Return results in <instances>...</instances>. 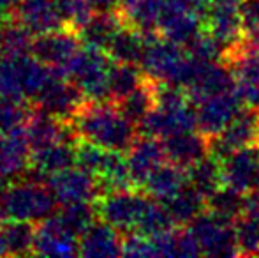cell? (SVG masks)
<instances>
[{
  "mask_svg": "<svg viewBox=\"0 0 259 258\" xmlns=\"http://www.w3.org/2000/svg\"><path fill=\"white\" fill-rule=\"evenodd\" d=\"M79 140L92 141L104 149L127 152L140 134V128L122 114L111 99L89 101L71 119Z\"/></svg>",
  "mask_w": 259,
  "mask_h": 258,
  "instance_id": "1",
  "label": "cell"
},
{
  "mask_svg": "<svg viewBox=\"0 0 259 258\" xmlns=\"http://www.w3.org/2000/svg\"><path fill=\"white\" fill-rule=\"evenodd\" d=\"M147 35L141 69L157 82L185 85L192 67V57L187 48L171 39L164 38L160 32H150Z\"/></svg>",
  "mask_w": 259,
  "mask_h": 258,
  "instance_id": "2",
  "label": "cell"
},
{
  "mask_svg": "<svg viewBox=\"0 0 259 258\" xmlns=\"http://www.w3.org/2000/svg\"><path fill=\"white\" fill-rule=\"evenodd\" d=\"M0 205L9 219L39 223L53 216L58 202L46 182L21 177L9 184Z\"/></svg>",
  "mask_w": 259,
  "mask_h": 258,
  "instance_id": "3",
  "label": "cell"
},
{
  "mask_svg": "<svg viewBox=\"0 0 259 258\" xmlns=\"http://www.w3.org/2000/svg\"><path fill=\"white\" fill-rule=\"evenodd\" d=\"M115 60L108 52L83 46L67 65L64 75L76 83L89 101L109 99V76Z\"/></svg>",
  "mask_w": 259,
  "mask_h": 258,
  "instance_id": "4",
  "label": "cell"
},
{
  "mask_svg": "<svg viewBox=\"0 0 259 258\" xmlns=\"http://www.w3.org/2000/svg\"><path fill=\"white\" fill-rule=\"evenodd\" d=\"M150 195L138 188L106 191L96 200V209L99 219L113 225L120 232L133 234L138 230L140 219L145 212Z\"/></svg>",
  "mask_w": 259,
  "mask_h": 258,
  "instance_id": "5",
  "label": "cell"
},
{
  "mask_svg": "<svg viewBox=\"0 0 259 258\" xmlns=\"http://www.w3.org/2000/svg\"><path fill=\"white\" fill-rule=\"evenodd\" d=\"M85 103L87 97L76 87V83H72L64 72L55 67H52V75L45 87L32 99L35 108L64 121H71Z\"/></svg>",
  "mask_w": 259,
  "mask_h": 258,
  "instance_id": "6",
  "label": "cell"
},
{
  "mask_svg": "<svg viewBox=\"0 0 259 258\" xmlns=\"http://www.w3.org/2000/svg\"><path fill=\"white\" fill-rule=\"evenodd\" d=\"M46 186L57 198L58 205L96 202L104 193L99 179L78 165L50 175L46 179Z\"/></svg>",
  "mask_w": 259,
  "mask_h": 258,
  "instance_id": "7",
  "label": "cell"
},
{
  "mask_svg": "<svg viewBox=\"0 0 259 258\" xmlns=\"http://www.w3.org/2000/svg\"><path fill=\"white\" fill-rule=\"evenodd\" d=\"M189 230L192 232L198 241L201 255L205 256H238L233 223L205 210L191 225Z\"/></svg>",
  "mask_w": 259,
  "mask_h": 258,
  "instance_id": "8",
  "label": "cell"
},
{
  "mask_svg": "<svg viewBox=\"0 0 259 258\" xmlns=\"http://www.w3.org/2000/svg\"><path fill=\"white\" fill-rule=\"evenodd\" d=\"M259 145V108L243 106L219 136L208 140V154L224 159L238 149Z\"/></svg>",
  "mask_w": 259,
  "mask_h": 258,
  "instance_id": "9",
  "label": "cell"
},
{
  "mask_svg": "<svg viewBox=\"0 0 259 258\" xmlns=\"http://www.w3.org/2000/svg\"><path fill=\"white\" fill-rule=\"evenodd\" d=\"M34 255L76 256L79 255V237L65 227L58 214H53L35 225Z\"/></svg>",
  "mask_w": 259,
  "mask_h": 258,
  "instance_id": "10",
  "label": "cell"
},
{
  "mask_svg": "<svg viewBox=\"0 0 259 258\" xmlns=\"http://www.w3.org/2000/svg\"><path fill=\"white\" fill-rule=\"evenodd\" d=\"M196 106H198V131L203 136H206V140H210L219 136L231 124V121L243 108V103L240 101L236 90H231V92L208 97Z\"/></svg>",
  "mask_w": 259,
  "mask_h": 258,
  "instance_id": "11",
  "label": "cell"
},
{
  "mask_svg": "<svg viewBox=\"0 0 259 258\" xmlns=\"http://www.w3.org/2000/svg\"><path fill=\"white\" fill-rule=\"evenodd\" d=\"M11 16L34 35L67 28L57 0H20Z\"/></svg>",
  "mask_w": 259,
  "mask_h": 258,
  "instance_id": "12",
  "label": "cell"
},
{
  "mask_svg": "<svg viewBox=\"0 0 259 258\" xmlns=\"http://www.w3.org/2000/svg\"><path fill=\"white\" fill-rule=\"evenodd\" d=\"M83 48L78 32L74 30H57L50 34L35 35L32 43V55L42 64L64 71V67L72 60V57Z\"/></svg>",
  "mask_w": 259,
  "mask_h": 258,
  "instance_id": "13",
  "label": "cell"
},
{
  "mask_svg": "<svg viewBox=\"0 0 259 258\" xmlns=\"http://www.w3.org/2000/svg\"><path fill=\"white\" fill-rule=\"evenodd\" d=\"M25 136L30 145V151H39L58 141H69V143L79 141V136L72 128L71 121L58 119L35 106L25 126Z\"/></svg>",
  "mask_w": 259,
  "mask_h": 258,
  "instance_id": "14",
  "label": "cell"
},
{
  "mask_svg": "<svg viewBox=\"0 0 259 258\" xmlns=\"http://www.w3.org/2000/svg\"><path fill=\"white\" fill-rule=\"evenodd\" d=\"M127 152H129L127 161H129L131 177H133L134 188L138 190L143 188L145 180L150 177V173L155 168H159L164 161H167L162 140L157 136H150V134H138V138Z\"/></svg>",
  "mask_w": 259,
  "mask_h": 258,
  "instance_id": "15",
  "label": "cell"
},
{
  "mask_svg": "<svg viewBox=\"0 0 259 258\" xmlns=\"http://www.w3.org/2000/svg\"><path fill=\"white\" fill-rule=\"evenodd\" d=\"M30 145L23 131L0 133V179L7 182L21 179L30 168Z\"/></svg>",
  "mask_w": 259,
  "mask_h": 258,
  "instance_id": "16",
  "label": "cell"
},
{
  "mask_svg": "<svg viewBox=\"0 0 259 258\" xmlns=\"http://www.w3.org/2000/svg\"><path fill=\"white\" fill-rule=\"evenodd\" d=\"M79 255L89 258H115L123 255L122 232L103 219H97L79 237Z\"/></svg>",
  "mask_w": 259,
  "mask_h": 258,
  "instance_id": "17",
  "label": "cell"
},
{
  "mask_svg": "<svg viewBox=\"0 0 259 258\" xmlns=\"http://www.w3.org/2000/svg\"><path fill=\"white\" fill-rule=\"evenodd\" d=\"M162 145L167 161L185 170L208 156V140L198 129L175 133L171 136L162 138Z\"/></svg>",
  "mask_w": 259,
  "mask_h": 258,
  "instance_id": "18",
  "label": "cell"
},
{
  "mask_svg": "<svg viewBox=\"0 0 259 258\" xmlns=\"http://www.w3.org/2000/svg\"><path fill=\"white\" fill-rule=\"evenodd\" d=\"M164 0H122L116 7L125 27L136 28L143 34L159 32Z\"/></svg>",
  "mask_w": 259,
  "mask_h": 258,
  "instance_id": "19",
  "label": "cell"
},
{
  "mask_svg": "<svg viewBox=\"0 0 259 258\" xmlns=\"http://www.w3.org/2000/svg\"><path fill=\"white\" fill-rule=\"evenodd\" d=\"M187 184V170L171 161H164L159 168H155L150 173V177L145 180L141 190L159 202H166L171 196L180 193Z\"/></svg>",
  "mask_w": 259,
  "mask_h": 258,
  "instance_id": "20",
  "label": "cell"
},
{
  "mask_svg": "<svg viewBox=\"0 0 259 258\" xmlns=\"http://www.w3.org/2000/svg\"><path fill=\"white\" fill-rule=\"evenodd\" d=\"M122 27H123V23H122V20H120L118 13H116V9L97 11L89 20V23L79 28L78 35H79V39H81L83 46H90V48L108 52L113 38L118 34V30Z\"/></svg>",
  "mask_w": 259,
  "mask_h": 258,
  "instance_id": "21",
  "label": "cell"
},
{
  "mask_svg": "<svg viewBox=\"0 0 259 258\" xmlns=\"http://www.w3.org/2000/svg\"><path fill=\"white\" fill-rule=\"evenodd\" d=\"M76 143L58 141V143H53L50 147L32 151L30 168L37 170L45 177L58 173L65 168H71V166L76 165Z\"/></svg>",
  "mask_w": 259,
  "mask_h": 258,
  "instance_id": "22",
  "label": "cell"
},
{
  "mask_svg": "<svg viewBox=\"0 0 259 258\" xmlns=\"http://www.w3.org/2000/svg\"><path fill=\"white\" fill-rule=\"evenodd\" d=\"M157 87H159V82L147 75L138 89H134L120 103H116L122 114L129 121H133L138 128L145 121V117L157 106Z\"/></svg>",
  "mask_w": 259,
  "mask_h": 258,
  "instance_id": "23",
  "label": "cell"
},
{
  "mask_svg": "<svg viewBox=\"0 0 259 258\" xmlns=\"http://www.w3.org/2000/svg\"><path fill=\"white\" fill-rule=\"evenodd\" d=\"M162 203L177 227H189L196 217L206 210V198L191 184H187L180 193Z\"/></svg>",
  "mask_w": 259,
  "mask_h": 258,
  "instance_id": "24",
  "label": "cell"
},
{
  "mask_svg": "<svg viewBox=\"0 0 259 258\" xmlns=\"http://www.w3.org/2000/svg\"><path fill=\"white\" fill-rule=\"evenodd\" d=\"M189 184L199 191L205 198L211 196L224 186V173H222V161L211 154L205 156L201 161L194 163L187 168Z\"/></svg>",
  "mask_w": 259,
  "mask_h": 258,
  "instance_id": "25",
  "label": "cell"
},
{
  "mask_svg": "<svg viewBox=\"0 0 259 258\" xmlns=\"http://www.w3.org/2000/svg\"><path fill=\"white\" fill-rule=\"evenodd\" d=\"M145 48H147V35L136 28L123 25L118 30V34L113 38L108 53L115 62L141 64Z\"/></svg>",
  "mask_w": 259,
  "mask_h": 258,
  "instance_id": "26",
  "label": "cell"
},
{
  "mask_svg": "<svg viewBox=\"0 0 259 258\" xmlns=\"http://www.w3.org/2000/svg\"><path fill=\"white\" fill-rule=\"evenodd\" d=\"M4 241H6L7 255L25 256L34 255V239L35 223L21 219H9L7 217L2 225Z\"/></svg>",
  "mask_w": 259,
  "mask_h": 258,
  "instance_id": "27",
  "label": "cell"
},
{
  "mask_svg": "<svg viewBox=\"0 0 259 258\" xmlns=\"http://www.w3.org/2000/svg\"><path fill=\"white\" fill-rule=\"evenodd\" d=\"M35 35L28 32L23 25L13 20V16L4 23L0 30V57L16 59L32 53V43Z\"/></svg>",
  "mask_w": 259,
  "mask_h": 258,
  "instance_id": "28",
  "label": "cell"
},
{
  "mask_svg": "<svg viewBox=\"0 0 259 258\" xmlns=\"http://www.w3.org/2000/svg\"><path fill=\"white\" fill-rule=\"evenodd\" d=\"M147 72L138 67V64L127 62H115L109 76V99L120 103L123 97H127L134 89L140 87V83L145 80Z\"/></svg>",
  "mask_w": 259,
  "mask_h": 258,
  "instance_id": "29",
  "label": "cell"
},
{
  "mask_svg": "<svg viewBox=\"0 0 259 258\" xmlns=\"http://www.w3.org/2000/svg\"><path fill=\"white\" fill-rule=\"evenodd\" d=\"M206 210L229 223H235L245 212V195L229 186H222L206 198Z\"/></svg>",
  "mask_w": 259,
  "mask_h": 258,
  "instance_id": "30",
  "label": "cell"
},
{
  "mask_svg": "<svg viewBox=\"0 0 259 258\" xmlns=\"http://www.w3.org/2000/svg\"><path fill=\"white\" fill-rule=\"evenodd\" d=\"M32 110H34L32 101L0 96V133L23 131Z\"/></svg>",
  "mask_w": 259,
  "mask_h": 258,
  "instance_id": "31",
  "label": "cell"
},
{
  "mask_svg": "<svg viewBox=\"0 0 259 258\" xmlns=\"http://www.w3.org/2000/svg\"><path fill=\"white\" fill-rule=\"evenodd\" d=\"M58 216L64 221L65 227L72 234L78 235V237H81L99 219L96 202H79V203H71V205H62Z\"/></svg>",
  "mask_w": 259,
  "mask_h": 258,
  "instance_id": "32",
  "label": "cell"
},
{
  "mask_svg": "<svg viewBox=\"0 0 259 258\" xmlns=\"http://www.w3.org/2000/svg\"><path fill=\"white\" fill-rule=\"evenodd\" d=\"M238 256H259V219L243 212L233 223Z\"/></svg>",
  "mask_w": 259,
  "mask_h": 258,
  "instance_id": "33",
  "label": "cell"
},
{
  "mask_svg": "<svg viewBox=\"0 0 259 258\" xmlns=\"http://www.w3.org/2000/svg\"><path fill=\"white\" fill-rule=\"evenodd\" d=\"M57 2L69 30L78 32L96 14V7L90 0H57Z\"/></svg>",
  "mask_w": 259,
  "mask_h": 258,
  "instance_id": "34",
  "label": "cell"
},
{
  "mask_svg": "<svg viewBox=\"0 0 259 258\" xmlns=\"http://www.w3.org/2000/svg\"><path fill=\"white\" fill-rule=\"evenodd\" d=\"M123 255L125 256H157L154 239L143 234H125L123 237Z\"/></svg>",
  "mask_w": 259,
  "mask_h": 258,
  "instance_id": "35",
  "label": "cell"
},
{
  "mask_svg": "<svg viewBox=\"0 0 259 258\" xmlns=\"http://www.w3.org/2000/svg\"><path fill=\"white\" fill-rule=\"evenodd\" d=\"M90 2L96 7V11H113L118 7L122 0H90Z\"/></svg>",
  "mask_w": 259,
  "mask_h": 258,
  "instance_id": "36",
  "label": "cell"
},
{
  "mask_svg": "<svg viewBox=\"0 0 259 258\" xmlns=\"http://www.w3.org/2000/svg\"><path fill=\"white\" fill-rule=\"evenodd\" d=\"M20 0H0V13L4 14H13L14 7L18 6Z\"/></svg>",
  "mask_w": 259,
  "mask_h": 258,
  "instance_id": "37",
  "label": "cell"
},
{
  "mask_svg": "<svg viewBox=\"0 0 259 258\" xmlns=\"http://www.w3.org/2000/svg\"><path fill=\"white\" fill-rule=\"evenodd\" d=\"M7 188H9V182H7V180H4V179H0V203H2L4 195H6Z\"/></svg>",
  "mask_w": 259,
  "mask_h": 258,
  "instance_id": "38",
  "label": "cell"
},
{
  "mask_svg": "<svg viewBox=\"0 0 259 258\" xmlns=\"http://www.w3.org/2000/svg\"><path fill=\"white\" fill-rule=\"evenodd\" d=\"M11 18V14H4V13H0V30H2V27H4V23H6L7 20Z\"/></svg>",
  "mask_w": 259,
  "mask_h": 258,
  "instance_id": "39",
  "label": "cell"
}]
</instances>
